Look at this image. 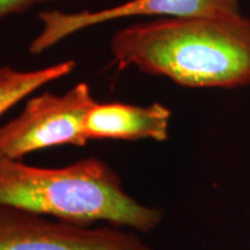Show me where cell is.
Listing matches in <instances>:
<instances>
[{"label":"cell","instance_id":"obj_4","mask_svg":"<svg viewBox=\"0 0 250 250\" xmlns=\"http://www.w3.org/2000/svg\"><path fill=\"white\" fill-rule=\"evenodd\" d=\"M0 250H153L121 227H92L0 205Z\"/></svg>","mask_w":250,"mask_h":250},{"label":"cell","instance_id":"obj_2","mask_svg":"<svg viewBox=\"0 0 250 250\" xmlns=\"http://www.w3.org/2000/svg\"><path fill=\"white\" fill-rule=\"evenodd\" d=\"M0 205L85 226L102 221L142 233L162 220L159 208L125 192L116 171L98 158L43 168L0 154Z\"/></svg>","mask_w":250,"mask_h":250},{"label":"cell","instance_id":"obj_1","mask_svg":"<svg viewBox=\"0 0 250 250\" xmlns=\"http://www.w3.org/2000/svg\"><path fill=\"white\" fill-rule=\"evenodd\" d=\"M112 61L189 88L232 89L250 85V18H158L118 30Z\"/></svg>","mask_w":250,"mask_h":250},{"label":"cell","instance_id":"obj_7","mask_svg":"<svg viewBox=\"0 0 250 250\" xmlns=\"http://www.w3.org/2000/svg\"><path fill=\"white\" fill-rule=\"evenodd\" d=\"M76 68V62L65 61L33 71H19L0 66V116L43 86L68 76Z\"/></svg>","mask_w":250,"mask_h":250},{"label":"cell","instance_id":"obj_6","mask_svg":"<svg viewBox=\"0 0 250 250\" xmlns=\"http://www.w3.org/2000/svg\"><path fill=\"white\" fill-rule=\"evenodd\" d=\"M170 118L171 111L159 102L148 105L96 102L87 114L85 132L88 140L152 139L162 143L169 137Z\"/></svg>","mask_w":250,"mask_h":250},{"label":"cell","instance_id":"obj_5","mask_svg":"<svg viewBox=\"0 0 250 250\" xmlns=\"http://www.w3.org/2000/svg\"><path fill=\"white\" fill-rule=\"evenodd\" d=\"M240 0H127L98 11H44L39 14L40 33L29 52L40 55L81 30L130 18L213 17L240 13Z\"/></svg>","mask_w":250,"mask_h":250},{"label":"cell","instance_id":"obj_8","mask_svg":"<svg viewBox=\"0 0 250 250\" xmlns=\"http://www.w3.org/2000/svg\"><path fill=\"white\" fill-rule=\"evenodd\" d=\"M54 1L57 0H0V21L12 14L26 12L34 6Z\"/></svg>","mask_w":250,"mask_h":250},{"label":"cell","instance_id":"obj_3","mask_svg":"<svg viewBox=\"0 0 250 250\" xmlns=\"http://www.w3.org/2000/svg\"><path fill=\"white\" fill-rule=\"evenodd\" d=\"M95 103L85 83L64 94L46 92L34 96L19 116L0 126V154L21 160L51 146L86 145L85 122Z\"/></svg>","mask_w":250,"mask_h":250}]
</instances>
